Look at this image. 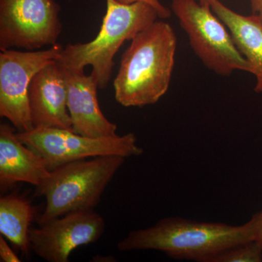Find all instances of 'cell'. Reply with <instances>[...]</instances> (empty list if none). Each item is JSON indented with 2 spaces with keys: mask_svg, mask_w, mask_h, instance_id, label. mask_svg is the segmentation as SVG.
Listing matches in <instances>:
<instances>
[{
  "mask_svg": "<svg viewBox=\"0 0 262 262\" xmlns=\"http://www.w3.org/2000/svg\"><path fill=\"white\" fill-rule=\"evenodd\" d=\"M256 213L246 223L230 225L168 217L146 229H136L120 241V251L155 250L175 259L213 262L224 251L256 241Z\"/></svg>",
  "mask_w": 262,
  "mask_h": 262,
  "instance_id": "1",
  "label": "cell"
},
{
  "mask_svg": "<svg viewBox=\"0 0 262 262\" xmlns=\"http://www.w3.org/2000/svg\"><path fill=\"white\" fill-rule=\"evenodd\" d=\"M177 46L173 29L163 20H156L131 39L114 81L117 103L143 107L158 102L170 86Z\"/></svg>",
  "mask_w": 262,
  "mask_h": 262,
  "instance_id": "2",
  "label": "cell"
},
{
  "mask_svg": "<svg viewBox=\"0 0 262 262\" xmlns=\"http://www.w3.org/2000/svg\"><path fill=\"white\" fill-rule=\"evenodd\" d=\"M158 18V11L145 3L123 4L117 0H106V14L96 37L91 42L69 44L56 62L76 71H84V67L91 66V75L98 88L104 89L113 75L114 57L122 44L134 39Z\"/></svg>",
  "mask_w": 262,
  "mask_h": 262,
  "instance_id": "3",
  "label": "cell"
},
{
  "mask_svg": "<svg viewBox=\"0 0 262 262\" xmlns=\"http://www.w3.org/2000/svg\"><path fill=\"white\" fill-rule=\"evenodd\" d=\"M126 158L101 156L72 162L51 170L44 184L35 188V196H44V211L38 225L72 212L94 210Z\"/></svg>",
  "mask_w": 262,
  "mask_h": 262,
  "instance_id": "4",
  "label": "cell"
},
{
  "mask_svg": "<svg viewBox=\"0 0 262 262\" xmlns=\"http://www.w3.org/2000/svg\"><path fill=\"white\" fill-rule=\"evenodd\" d=\"M170 8L193 51L207 68L222 76L231 75L235 71L249 73L247 61L211 8L203 6L198 0H172Z\"/></svg>",
  "mask_w": 262,
  "mask_h": 262,
  "instance_id": "5",
  "label": "cell"
},
{
  "mask_svg": "<svg viewBox=\"0 0 262 262\" xmlns=\"http://www.w3.org/2000/svg\"><path fill=\"white\" fill-rule=\"evenodd\" d=\"M24 144L40 155L48 168L54 170L65 164L101 156L127 158L144 152L132 133L111 137L91 138L75 134L70 129L37 127L17 132Z\"/></svg>",
  "mask_w": 262,
  "mask_h": 262,
  "instance_id": "6",
  "label": "cell"
},
{
  "mask_svg": "<svg viewBox=\"0 0 262 262\" xmlns=\"http://www.w3.org/2000/svg\"><path fill=\"white\" fill-rule=\"evenodd\" d=\"M56 0H0V50L54 46L62 32Z\"/></svg>",
  "mask_w": 262,
  "mask_h": 262,
  "instance_id": "7",
  "label": "cell"
},
{
  "mask_svg": "<svg viewBox=\"0 0 262 262\" xmlns=\"http://www.w3.org/2000/svg\"><path fill=\"white\" fill-rule=\"evenodd\" d=\"M63 48L54 45L49 49L0 53V116L9 120L18 132L34 129L29 103V89L34 76L56 61Z\"/></svg>",
  "mask_w": 262,
  "mask_h": 262,
  "instance_id": "8",
  "label": "cell"
},
{
  "mask_svg": "<svg viewBox=\"0 0 262 262\" xmlns=\"http://www.w3.org/2000/svg\"><path fill=\"white\" fill-rule=\"evenodd\" d=\"M104 231L102 215L94 210L72 212L31 228V251L48 262H68L76 248L97 242Z\"/></svg>",
  "mask_w": 262,
  "mask_h": 262,
  "instance_id": "9",
  "label": "cell"
},
{
  "mask_svg": "<svg viewBox=\"0 0 262 262\" xmlns=\"http://www.w3.org/2000/svg\"><path fill=\"white\" fill-rule=\"evenodd\" d=\"M67 85V106L75 134L91 138L117 136V125L103 115L98 103L97 81L84 71L61 67Z\"/></svg>",
  "mask_w": 262,
  "mask_h": 262,
  "instance_id": "10",
  "label": "cell"
},
{
  "mask_svg": "<svg viewBox=\"0 0 262 262\" xmlns=\"http://www.w3.org/2000/svg\"><path fill=\"white\" fill-rule=\"evenodd\" d=\"M67 85L61 66L52 61L34 76L29 89V103L34 128L72 130L67 106Z\"/></svg>",
  "mask_w": 262,
  "mask_h": 262,
  "instance_id": "11",
  "label": "cell"
},
{
  "mask_svg": "<svg viewBox=\"0 0 262 262\" xmlns=\"http://www.w3.org/2000/svg\"><path fill=\"white\" fill-rule=\"evenodd\" d=\"M16 129L0 125V189L5 192L17 183H28L38 187L44 184L51 170L40 155L24 144Z\"/></svg>",
  "mask_w": 262,
  "mask_h": 262,
  "instance_id": "12",
  "label": "cell"
},
{
  "mask_svg": "<svg viewBox=\"0 0 262 262\" xmlns=\"http://www.w3.org/2000/svg\"><path fill=\"white\" fill-rule=\"evenodd\" d=\"M214 14L228 29L236 47L246 58L249 73L256 78L254 91L262 94V21L257 15H244L231 10L220 0L211 5Z\"/></svg>",
  "mask_w": 262,
  "mask_h": 262,
  "instance_id": "13",
  "label": "cell"
},
{
  "mask_svg": "<svg viewBox=\"0 0 262 262\" xmlns=\"http://www.w3.org/2000/svg\"><path fill=\"white\" fill-rule=\"evenodd\" d=\"M37 217L35 207L25 196L13 192L0 198V233L25 256L31 251L29 232Z\"/></svg>",
  "mask_w": 262,
  "mask_h": 262,
  "instance_id": "14",
  "label": "cell"
},
{
  "mask_svg": "<svg viewBox=\"0 0 262 262\" xmlns=\"http://www.w3.org/2000/svg\"><path fill=\"white\" fill-rule=\"evenodd\" d=\"M262 248L256 241L238 245L224 251L213 262H261Z\"/></svg>",
  "mask_w": 262,
  "mask_h": 262,
  "instance_id": "15",
  "label": "cell"
},
{
  "mask_svg": "<svg viewBox=\"0 0 262 262\" xmlns=\"http://www.w3.org/2000/svg\"><path fill=\"white\" fill-rule=\"evenodd\" d=\"M117 1H118L119 3H123V4H131V3H138V2L145 3L146 4L152 6L158 11L160 18L161 19L169 18L172 13L171 10L162 4L160 0H117Z\"/></svg>",
  "mask_w": 262,
  "mask_h": 262,
  "instance_id": "16",
  "label": "cell"
},
{
  "mask_svg": "<svg viewBox=\"0 0 262 262\" xmlns=\"http://www.w3.org/2000/svg\"><path fill=\"white\" fill-rule=\"evenodd\" d=\"M0 261L3 262H19L21 261L16 253L10 247L4 236H0Z\"/></svg>",
  "mask_w": 262,
  "mask_h": 262,
  "instance_id": "17",
  "label": "cell"
},
{
  "mask_svg": "<svg viewBox=\"0 0 262 262\" xmlns=\"http://www.w3.org/2000/svg\"><path fill=\"white\" fill-rule=\"evenodd\" d=\"M253 14L257 15L262 21V0H250Z\"/></svg>",
  "mask_w": 262,
  "mask_h": 262,
  "instance_id": "18",
  "label": "cell"
},
{
  "mask_svg": "<svg viewBox=\"0 0 262 262\" xmlns=\"http://www.w3.org/2000/svg\"><path fill=\"white\" fill-rule=\"evenodd\" d=\"M257 216V227H256V241L262 248V210L256 213Z\"/></svg>",
  "mask_w": 262,
  "mask_h": 262,
  "instance_id": "19",
  "label": "cell"
},
{
  "mask_svg": "<svg viewBox=\"0 0 262 262\" xmlns=\"http://www.w3.org/2000/svg\"><path fill=\"white\" fill-rule=\"evenodd\" d=\"M202 5L205 7H208V8H211V5L213 4V2L215 0H198Z\"/></svg>",
  "mask_w": 262,
  "mask_h": 262,
  "instance_id": "20",
  "label": "cell"
}]
</instances>
